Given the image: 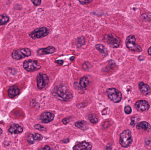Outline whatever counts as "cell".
Instances as JSON below:
<instances>
[{
  "instance_id": "obj_1",
  "label": "cell",
  "mask_w": 151,
  "mask_h": 150,
  "mask_svg": "<svg viewBox=\"0 0 151 150\" xmlns=\"http://www.w3.org/2000/svg\"><path fill=\"white\" fill-rule=\"evenodd\" d=\"M53 94L57 99L63 101L70 100L72 97V92L65 86L56 87L53 90Z\"/></svg>"
},
{
  "instance_id": "obj_2",
  "label": "cell",
  "mask_w": 151,
  "mask_h": 150,
  "mask_svg": "<svg viewBox=\"0 0 151 150\" xmlns=\"http://www.w3.org/2000/svg\"><path fill=\"white\" fill-rule=\"evenodd\" d=\"M103 41L113 48L119 47L121 43V39L113 34L106 35L103 37Z\"/></svg>"
},
{
  "instance_id": "obj_3",
  "label": "cell",
  "mask_w": 151,
  "mask_h": 150,
  "mask_svg": "<svg viewBox=\"0 0 151 150\" xmlns=\"http://www.w3.org/2000/svg\"><path fill=\"white\" fill-rule=\"evenodd\" d=\"M132 140L131 132L130 130H125L120 134L119 143L122 147H129Z\"/></svg>"
},
{
  "instance_id": "obj_4",
  "label": "cell",
  "mask_w": 151,
  "mask_h": 150,
  "mask_svg": "<svg viewBox=\"0 0 151 150\" xmlns=\"http://www.w3.org/2000/svg\"><path fill=\"white\" fill-rule=\"evenodd\" d=\"M136 38L133 35H130L127 37L126 41L127 48L132 51L141 52L142 51V49L140 46L136 44Z\"/></svg>"
},
{
  "instance_id": "obj_5",
  "label": "cell",
  "mask_w": 151,
  "mask_h": 150,
  "mask_svg": "<svg viewBox=\"0 0 151 150\" xmlns=\"http://www.w3.org/2000/svg\"><path fill=\"white\" fill-rule=\"evenodd\" d=\"M31 54V51L29 49L23 48L14 51L12 54V57L15 60H20L29 57Z\"/></svg>"
},
{
  "instance_id": "obj_6",
  "label": "cell",
  "mask_w": 151,
  "mask_h": 150,
  "mask_svg": "<svg viewBox=\"0 0 151 150\" xmlns=\"http://www.w3.org/2000/svg\"><path fill=\"white\" fill-rule=\"evenodd\" d=\"M50 30L46 27L38 28L29 34V36L33 39L43 38L49 35Z\"/></svg>"
},
{
  "instance_id": "obj_7",
  "label": "cell",
  "mask_w": 151,
  "mask_h": 150,
  "mask_svg": "<svg viewBox=\"0 0 151 150\" xmlns=\"http://www.w3.org/2000/svg\"><path fill=\"white\" fill-rule=\"evenodd\" d=\"M106 92L108 98L113 102L118 103L121 100L122 94L117 89L114 88H109L107 90Z\"/></svg>"
},
{
  "instance_id": "obj_8",
  "label": "cell",
  "mask_w": 151,
  "mask_h": 150,
  "mask_svg": "<svg viewBox=\"0 0 151 150\" xmlns=\"http://www.w3.org/2000/svg\"><path fill=\"white\" fill-rule=\"evenodd\" d=\"M25 70L29 72H33L40 69L41 66L38 64L37 61L29 60L25 61L23 64Z\"/></svg>"
},
{
  "instance_id": "obj_9",
  "label": "cell",
  "mask_w": 151,
  "mask_h": 150,
  "mask_svg": "<svg viewBox=\"0 0 151 150\" xmlns=\"http://www.w3.org/2000/svg\"><path fill=\"white\" fill-rule=\"evenodd\" d=\"M49 77L46 74L40 73L36 77L37 85L40 90H42L48 84Z\"/></svg>"
},
{
  "instance_id": "obj_10",
  "label": "cell",
  "mask_w": 151,
  "mask_h": 150,
  "mask_svg": "<svg viewBox=\"0 0 151 150\" xmlns=\"http://www.w3.org/2000/svg\"><path fill=\"white\" fill-rule=\"evenodd\" d=\"M135 106L137 110L140 112L147 111L150 107L148 102L144 100L137 101L135 104Z\"/></svg>"
},
{
  "instance_id": "obj_11",
  "label": "cell",
  "mask_w": 151,
  "mask_h": 150,
  "mask_svg": "<svg viewBox=\"0 0 151 150\" xmlns=\"http://www.w3.org/2000/svg\"><path fill=\"white\" fill-rule=\"evenodd\" d=\"M55 115L50 112H45L42 113L40 116V119L42 122L48 123L54 120Z\"/></svg>"
},
{
  "instance_id": "obj_12",
  "label": "cell",
  "mask_w": 151,
  "mask_h": 150,
  "mask_svg": "<svg viewBox=\"0 0 151 150\" xmlns=\"http://www.w3.org/2000/svg\"><path fill=\"white\" fill-rule=\"evenodd\" d=\"M42 135L39 133H35V134H30L27 136V142L29 145L34 144L35 142L39 141L41 140L42 139Z\"/></svg>"
},
{
  "instance_id": "obj_13",
  "label": "cell",
  "mask_w": 151,
  "mask_h": 150,
  "mask_svg": "<svg viewBox=\"0 0 151 150\" xmlns=\"http://www.w3.org/2000/svg\"><path fill=\"white\" fill-rule=\"evenodd\" d=\"M139 88L140 92L144 95H148L151 92V89L148 84L143 82L139 83Z\"/></svg>"
},
{
  "instance_id": "obj_14",
  "label": "cell",
  "mask_w": 151,
  "mask_h": 150,
  "mask_svg": "<svg viewBox=\"0 0 151 150\" xmlns=\"http://www.w3.org/2000/svg\"><path fill=\"white\" fill-rule=\"evenodd\" d=\"M92 148V146L90 143L83 142L82 143L78 144L74 146L73 147V150H91Z\"/></svg>"
},
{
  "instance_id": "obj_15",
  "label": "cell",
  "mask_w": 151,
  "mask_h": 150,
  "mask_svg": "<svg viewBox=\"0 0 151 150\" xmlns=\"http://www.w3.org/2000/svg\"><path fill=\"white\" fill-rule=\"evenodd\" d=\"M55 52L56 49L55 47L53 46H48L46 48L38 50L37 53L40 55H47V54H52Z\"/></svg>"
},
{
  "instance_id": "obj_16",
  "label": "cell",
  "mask_w": 151,
  "mask_h": 150,
  "mask_svg": "<svg viewBox=\"0 0 151 150\" xmlns=\"http://www.w3.org/2000/svg\"><path fill=\"white\" fill-rule=\"evenodd\" d=\"M9 131L12 134H20L23 131V128L18 124H14L10 127Z\"/></svg>"
},
{
  "instance_id": "obj_17",
  "label": "cell",
  "mask_w": 151,
  "mask_h": 150,
  "mask_svg": "<svg viewBox=\"0 0 151 150\" xmlns=\"http://www.w3.org/2000/svg\"><path fill=\"white\" fill-rule=\"evenodd\" d=\"M8 95L11 98L17 96L20 93V89L16 86H12L8 90Z\"/></svg>"
},
{
  "instance_id": "obj_18",
  "label": "cell",
  "mask_w": 151,
  "mask_h": 150,
  "mask_svg": "<svg viewBox=\"0 0 151 150\" xmlns=\"http://www.w3.org/2000/svg\"><path fill=\"white\" fill-rule=\"evenodd\" d=\"M137 129L139 130L149 131L151 129V126L149 123L146 121H142L138 123L136 126Z\"/></svg>"
},
{
  "instance_id": "obj_19",
  "label": "cell",
  "mask_w": 151,
  "mask_h": 150,
  "mask_svg": "<svg viewBox=\"0 0 151 150\" xmlns=\"http://www.w3.org/2000/svg\"><path fill=\"white\" fill-rule=\"evenodd\" d=\"M75 126L77 128L81 129V130H86L88 124L86 121H77L75 123Z\"/></svg>"
},
{
  "instance_id": "obj_20",
  "label": "cell",
  "mask_w": 151,
  "mask_h": 150,
  "mask_svg": "<svg viewBox=\"0 0 151 150\" xmlns=\"http://www.w3.org/2000/svg\"><path fill=\"white\" fill-rule=\"evenodd\" d=\"M80 85L83 89H85L89 85V80L85 76L82 77L80 81Z\"/></svg>"
},
{
  "instance_id": "obj_21",
  "label": "cell",
  "mask_w": 151,
  "mask_h": 150,
  "mask_svg": "<svg viewBox=\"0 0 151 150\" xmlns=\"http://www.w3.org/2000/svg\"><path fill=\"white\" fill-rule=\"evenodd\" d=\"M96 48L98 51H99L102 54H104L106 56L107 55L108 51H107V49L103 45H102V44H97L96 45Z\"/></svg>"
},
{
  "instance_id": "obj_22",
  "label": "cell",
  "mask_w": 151,
  "mask_h": 150,
  "mask_svg": "<svg viewBox=\"0 0 151 150\" xmlns=\"http://www.w3.org/2000/svg\"><path fill=\"white\" fill-rule=\"evenodd\" d=\"M10 20V18L6 14L0 15V26L6 24Z\"/></svg>"
},
{
  "instance_id": "obj_23",
  "label": "cell",
  "mask_w": 151,
  "mask_h": 150,
  "mask_svg": "<svg viewBox=\"0 0 151 150\" xmlns=\"http://www.w3.org/2000/svg\"><path fill=\"white\" fill-rule=\"evenodd\" d=\"M141 20L143 21L150 22L151 21V13H146L141 16Z\"/></svg>"
},
{
  "instance_id": "obj_24",
  "label": "cell",
  "mask_w": 151,
  "mask_h": 150,
  "mask_svg": "<svg viewBox=\"0 0 151 150\" xmlns=\"http://www.w3.org/2000/svg\"><path fill=\"white\" fill-rule=\"evenodd\" d=\"M131 125L133 126H134L137 123V121H139V117L138 115L134 116L131 117Z\"/></svg>"
},
{
  "instance_id": "obj_25",
  "label": "cell",
  "mask_w": 151,
  "mask_h": 150,
  "mask_svg": "<svg viewBox=\"0 0 151 150\" xmlns=\"http://www.w3.org/2000/svg\"><path fill=\"white\" fill-rule=\"evenodd\" d=\"M89 120L92 124H96L98 121L97 117L94 115H90L89 116Z\"/></svg>"
},
{
  "instance_id": "obj_26",
  "label": "cell",
  "mask_w": 151,
  "mask_h": 150,
  "mask_svg": "<svg viewBox=\"0 0 151 150\" xmlns=\"http://www.w3.org/2000/svg\"><path fill=\"white\" fill-rule=\"evenodd\" d=\"M124 111H125V113L127 115L131 114L132 112L131 107L130 106H127L125 107Z\"/></svg>"
},
{
  "instance_id": "obj_27",
  "label": "cell",
  "mask_w": 151,
  "mask_h": 150,
  "mask_svg": "<svg viewBox=\"0 0 151 150\" xmlns=\"http://www.w3.org/2000/svg\"><path fill=\"white\" fill-rule=\"evenodd\" d=\"M35 128H36V129H37V130H45V128L43 127V126H42V125H39V124L35 125Z\"/></svg>"
},
{
  "instance_id": "obj_28",
  "label": "cell",
  "mask_w": 151,
  "mask_h": 150,
  "mask_svg": "<svg viewBox=\"0 0 151 150\" xmlns=\"http://www.w3.org/2000/svg\"><path fill=\"white\" fill-rule=\"evenodd\" d=\"M31 2L35 6H39L41 3V0H31Z\"/></svg>"
},
{
  "instance_id": "obj_29",
  "label": "cell",
  "mask_w": 151,
  "mask_h": 150,
  "mask_svg": "<svg viewBox=\"0 0 151 150\" xmlns=\"http://www.w3.org/2000/svg\"><path fill=\"white\" fill-rule=\"evenodd\" d=\"M70 117H66V118H64V119H62V121L64 124L66 125V124H68V123H69V122H70Z\"/></svg>"
},
{
  "instance_id": "obj_30",
  "label": "cell",
  "mask_w": 151,
  "mask_h": 150,
  "mask_svg": "<svg viewBox=\"0 0 151 150\" xmlns=\"http://www.w3.org/2000/svg\"><path fill=\"white\" fill-rule=\"evenodd\" d=\"M80 3L82 5H85V4H87L89 2H91L92 0H79Z\"/></svg>"
},
{
  "instance_id": "obj_31",
  "label": "cell",
  "mask_w": 151,
  "mask_h": 150,
  "mask_svg": "<svg viewBox=\"0 0 151 150\" xmlns=\"http://www.w3.org/2000/svg\"><path fill=\"white\" fill-rule=\"evenodd\" d=\"M42 149H45V150H49V149H51V148L49 147L48 146H46L44 148H42Z\"/></svg>"
},
{
  "instance_id": "obj_32",
  "label": "cell",
  "mask_w": 151,
  "mask_h": 150,
  "mask_svg": "<svg viewBox=\"0 0 151 150\" xmlns=\"http://www.w3.org/2000/svg\"><path fill=\"white\" fill-rule=\"evenodd\" d=\"M148 54L149 55H151V46L150 47V48L148 49Z\"/></svg>"
},
{
  "instance_id": "obj_33",
  "label": "cell",
  "mask_w": 151,
  "mask_h": 150,
  "mask_svg": "<svg viewBox=\"0 0 151 150\" xmlns=\"http://www.w3.org/2000/svg\"><path fill=\"white\" fill-rule=\"evenodd\" d=\"M2 133V130L0 128V136L1 135V134Z\"/></svg>"
}]
</instances>
